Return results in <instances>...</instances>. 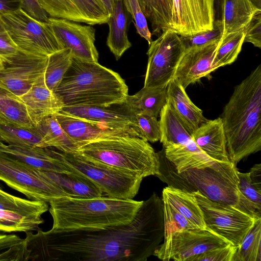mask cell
I'll return each mask as SVG.
<instances>
[{
    "instance_id": "obj_30",
    "label": "cell",
    "mask_w": 261,
    "mask_h": 261,
    "mask_svg": "<svg viewBox=\"0 0 261 261\" xmlns=\"http://www.w3.org/2000/svg\"><path fill=\"white\" fill-rule=\"evenodd\" d=\"M0 123L17 127H35L20 97L1 86Z\"/></svg>"
},
{
    "instance_id": "obj_20",
    "label": "cell",
    "mask_w": 261,
    "mask_h": 261,
    "mask_svg": "<svg viewBox=\"0 0 261 261\" xmlns=\"http://www.w3.org/2000/svg\"><path fill=\"white\" fill-rule=\"evenodd\" d=\"M219 40L185 50L174 77L185 89L214 71L212 64Z\"/></svg>"
},
{
    "instance_id": "obj_46",
    "label": "cell",
    "mask_w": 261,
    "mask_h": 261,
    "mask_svg": "<svg viewBox=\"0 0 261 261\" xmlns=\"http://www.w3.org/2000/svg\"><path fill=\"white\" fill-rule=\"evenodd\" d=\"M21 50L7 31L0 18V58L3 63Z\"/></svg>"
},
{
    "instance_id": "obj_37",
    "label": "cell",
    "mask_w": 261,
    "mask_h": 261,
    "mask_svg": "<svg viewBox=\"0 0 261 261\" xmlns=\"http://www.w3.org/2000/svg\"><path fill=\"white\" fill-rule=\"evenodd\" d=\"M72 59L69 48H64L48 57L44 73V81L47 88L55 91L70 67Z\"/></svg>"
},
{
    "instance_id": "obj_54",
    "label": "cell",
    "mask_w": 261,
    "mask_h": 261,
    "mask_svg": "<svg viewBox=\"0 0 261 261\" xmlns=\"http://www.w3.org/2000/svg\"><path fill=\"white\" fill-rule=\"evenodd\" d=\"M114 1H119V0H114Z\"/></svg>"
},
{
    "instance_id": "obj_9",
    "label": "cell",
    "mask_w": 261,
    "mask_h": 261,
    "mask_svg": "<svg viewBox=\"0 0 261 261\" xmlns=\"http://www.w3.org/2000/svg\"><path fill=\"white\" fill-rule=\"evenodd\" d=\"M0 18L13 41L24 52L48 56L64 49L47 22L33 18L21 9Z\"/></svg>"
},
{
    "instance_id": "obj_41",
    "label": "cell",
    "mask_w": 261,
    "mask_h": 261,
    "mask_svg": "<svg viewBox=\"0 0 261 261\" xmlns=\"http://www.w3.org/2000/svg\"><path fill=\"white\" fill-rule=\"evenodd\" d=\"M162 200L165 224V237L175 231L197 228L166 200L163 199Z\"/></svg>"
},
{
    "instance_id": "obj_29",
    "label": "cell",
    "mask_w": 261,
    "mask_h": 261,
    "mask_svg": "<svg viewBox=\"0 0 261 261\" xmlns=\"http://www.w3.org/2000/svg\"><path fill=\"white\" fill-rule=\"evenodd\" d=\"M124 103L136 115L143 114L157 118L167 103V86H143L136 94L128 95Z\"/></svg>"
},
{
    "instance_id": "obj_14",
    "label": "cell",
    "mask_w": 261,
    "mask_h": 261,
    "mask_svg": "<svg viewBox=\"0 0 261 261\" xmlns=\"http://www.w3.org/2000/svg\"><path fill=\"white\" fill-rule=\"evenodd\" d=\"M48 57L20 50L3 63L0 86L19 96L22 95L44 74Z\"/></svg>"
},
{
    "instance_id": "obj_4",
    "label": "cell",
    "mask_w": 261,
    "mask_h": 261,
    "mask_svg": "<svg viewBox=\"0 0 261 261\" xmlns=\"http://www.w3.org/2000/svg\"><path fill=\"white\" fill-rule=\"evenodd\" d=\"M143 201L111 197H64L49 203L51 230H98L126 224L135 217Z\"/></svg>"
},
{
    "instance_id": "obj_16",
    "label": "cell",
    "mask_w": 261,
    "mask_h": 261,
    "mask_svg": "<svg viewBox=\"0 0 261 261\" xmlns=\"http://www.w3.org/2000/svg\"><path fill=\"white\" fill-rule=\"evenodd\" d=\"M47 22L64 48L70 49L72 57L97 62L98 53L95 45V29L63 18L49 17Z\"/></svg>"
},
{
    "instance_id": "obj_22",
    "label": "cell",
    "mask_w": 261,
    "mask_h": 261,
    "mask_svg": "<svg viewBox=\"0 0 261 261\" xmlns=\"http://www.w3.org/2000/svg\"><path fill=\"white\" fill-rule=\"evenodd\" d=\"M20 97L34 126L44 118L59 112L63 107L55 92L46 86L44 74Z\"/></svg>"
},
{
    "instance_id": "obj_45",
    "label": "cell",
    "mask_w": 261,
    "mask_h": 261,
    "mask_svg": "<svg viewBox=\"0 0 261 261\" xmlns=\"http://www.w3.org/2000/svg\"><path fill=\"white\" fill-rule=\"evenodd\" d=\"M236 249V247L229 244L195 255L188 261H232Z\"/></svg>"
},
{
    "instance_id": "obj_17",
    "label": "cell",
    "mask_w": 261,
    "mask_h": 261,
    "mask_svg": "<svg viewBox=\"0 0 261 261\" xmlns=\"http://www.w3.org/2000/svg\"><path fill=\"white\" fill-rule=\"evenodd\" d=\"M61 111L114 130L128 133L142 138L136 121V115L124 102L110 107L89 106L63 107Z\"/></svg>"
},
{
    "instance_id": "obj_32",
    "label": "cell",
    "mask_w": 261,
    "mask_h": 261,
    "mask_svg": "<svg viewBox=\"0 0 261 261\" xmlns=\"http://www.w3.org/2000/svg\"><path fill=\"white\" fill-rule=\"evenodd\" d=\"M160 142L164 147L170 145L185 144L192 140L175 112L167 102L160 113Z\"/></svg>"
},
{
    "instance_id": "obj_7",
    "label": "cell",
    "mask_w": 261,
    "mask_h": 261,
    "mask_svg": "<svg viewBox=\"0 0 261 261\" xmlns=\"http://www.w3.org/2000/svg\"><path fill=\"white\" fill-rule=\"evenodd\" d=\"M0 180L31 200L50 203L66 197H74L45 171L22 163L1 152Z\"/></svg>"
},
{
    "instance_id": "obj_11",
    "label": "cell",
    "mask_w": 261,
    "mask_h": 261,
    "mask_svg": "<svg viewBox=\"0 0 261 261\" xmlns=\"http://www.w3.org/2000/svg\"><path fill=\"white\" fill-rule=\"evenodd\" d=\"M185 49L180 36L170 29L152 41L147 52L148 62L144 87L167 86L174 77Z\"/></svg>"
},
{
    "instance_id": "obj_8",
    "label": "cell",
    "mask_w": 261,
    "mask_h": 261,
    "mask_svg": "<svg viewBox=\"0 0 261 261\" xmlns=\"http://www.w3.org/2000/svg\"><path fill=\"white\" fill-rule=\"evenodd\" d=\"M58 150V149H57ZM62 160L95 182L109 197L133 199L138 193L143 178L127 171L88 161L77 153L59 150Z\"/></svg>"
},
{
    "instance_id": "obj_36",
    "label": "cell",
    "mask_w": 261,
    "mask_h": 261,
    "mask_svg": "<svg viewBox=\"0 0 261 261\" xmlns=\"http://www.w3.org/2000/svg\"><path fill=\"white\" fill-rule=\"evenodd\" d=\"M0 139L9 145L39 147L42 135L37 127H22L0 123Z\"/></svg>"
},
{
    "instance_id": "obj_34",
    "label": "cell",
    "mask_w": 261,
    "mask_h": 261,
    "mask_svg": "<svg viewBox=\"0 0 261 261\" xmlns=\"http://www.w3.org/2000/svg\"><path fill=\"white\" fill-rule=\"evenodd\" d=\"M239 209L255 219L261 218V190L252 182L250 173L238 171Z\"/></svg>"
},
{
    "instance_id": "obj_38",
    "label": "cell",
    "mask_w": 261,
    "mask_h": 261,
    "mask_svg": "<svg viewBox=\"0 0 261 261\" xmlns=\"http://www.w3.org/2000/svg\"><path fill=\"white\" fill-rule=\"evenodd\" d=\"M146 18L151 23L152 34L159 36L169 28L171 17L165 0H138Z\"/></svg>"
},
{
    "instance_id": "obj_25",
    "label": "cell",
    "mask_w": 261,
    "mask_h": 261,
    "mask_svg": "<svg viewBox=\"0 0 261 261\" xmlns=\"http://www.w3.org/2000/svg\"><path fill=\"white\" fill-rule=\"evenodd\" d=\"M222 9L221 38L243 30L261 11L256 0H223Z\"/></svg>"
},
{
    "instance_id": "obj_49",
    "label": "cell",
    "mask_w": 261,
    "mask_h": 261,
    "mask_svg": "<svg viewBox=\"0 0 261 261\" xmlns=\"http://www.w3.org/2000/svg\"><path fill=\"white\" fill-rule=\"evenodd\" d=\"M20 0H0V16L20 9Z\"/></svg>"
},
{
    "instance_id": "obj_10",
    "label": "cell",
    "mask_w": 261,
    "mask_h": 261,
    "mask_svg": "<svg viewBox=\"0 0 261 261\" xmlns=\"http://www.w3.org/2000/svg\"><path fill=\"white\" fill-rule=\"evenodd\" d=\"M192 193L202 211L206 229L238 247L256 219L234 206L212 201L198 191Z\"/></svg>"
},
{
    "instance_id": "obj_40",
    "label": "cell",
    "mask_w": 261,
    "mask_h": 261,
    "mask_svg": "<svg viewBox=\"0 0 261 261\" xmlns=\"http://www.w3.org/2000/svg\"><path fill=\"white\" fill-rule=\"evenodd\" d=\"M30 254L25 239L0 233V261H29Z\"/></svg>"
},
{
    "instance_id": "obj_48",
    "label": "cell",
    "mask_w": 261,
    "mask_h": 261,
    "mask_svg": "<svg viewBox=\"0 0 261 261\" xmlns=\"http://www.w3.org/2000/svg\"><path fill=\"white\" fill-rule=\"evenodd\" d=\"M21 9L33 18L38 21L47 22L49 17L38 0H20Z\"/></svg>"
},
{
    "instance_id": "obj_21",
    "label": "cell",
    "mask_w": 261,
    "mask_h": 261,
    "mask_svg": "<svg viewBox=\"0 0 261 261\" xmlns=\"http://www.w3.org/2000/svg\"><path fill=\"white\" fill-rule=\"evenodd\" d=\"M55 116L64 132L78 147L82 145L114 136H133L130 134L112 129L89 121L80 119L61 111Z\"/></svg>"
},
{
    "instance_id": "obj_39",
    "label": "cell",
    "mask_w": 261,
    "mask_h": 261,
    "mask_svg": "<svg viewBox=\"0 0 261 261\" xmlns=\"http://www.w3.org/2000/svg\"><path fill=\"white\" fill-rule=\"evenodd\" d=\"M232 261H261V218L255 220L237 247Z\"/></svg>"
},
{
    "instance_id": "obj_5",
    "label": "cell",
    "mask_w": 261,
    "mask_h": 261,
    "mask_svg": "<svg viewBox=\"0 0 261 261\" xmlns=\"http://www.w3.org/2000/svg\"><path fill=\"white\" fill-rule=\"evenodd\" d=\"M159 155L160 165L156 176L168 186L190 193L198 191L212 201L239 208L238 170L230 161H215L211 166L178 173L164 155L159 153Z\"/></svg>"
},
{
    "instance_id": "obj_33",
    "label": "cell",
    "mask_w": 261,
    "mask_h": 261,
    "mask_svg": "<svg viewBox=\"0 0 261 261\" xmlns=\"http://www.w3.org/2000/svg\"><path fill=\"white\" fill-rule=\"evenodd\" d=\"M42 135L39 147L55 148L67 152H75L78 146L67 135L55 115L43 119L36 125Z\"/></svg>"
},
{
    "instance_id": "obj_24",
    "label": "cell",
    "mask_w": 261,
    "mask_h": 261,
    "mask_svg": "<svg viewBox=\"0 0 261 261\" xmlns=\"http://www.w3.org/2000/svg\"><path fill=\"white\" fill-rule=\"evenodd\" d=\"M197 146L214 161L230 162L221 117L207 120L192 134Z\"/></svg>"
},
{
    "instance_id": "obj_47",
    "label": "cell",
    "mask_w": 261,
    "mask_h": 261,
    "mask_svg": "<svg viewBox=\"0 0 261 261\" xmlns=\"http://www.w3.org/2000/svg\"><path fill=\"white\" fill-rule=\"evenodd\" d=\"M244 42L261 48V11L257 13L244 29Z\"/></svg>"
},
{
    "instance_id": "obj_6",
    "label": "cell",
    "mask_w": 261,
    "mask_h": 261,
    "mask_svg": "<svg viewBox=\"0 0 261 261\" xmlns=\"http://www.w3.org/2000/svg\"><path fill=\"white\" fill-rule=\"evenodd\" d=\"M75 152L88 161L133 172L143 178L159 173L158 153L147 141L137 136L100 139L82 145Z\"/></svg>"
},
{
    "instance_id": "obj_18",
    "label": "cell",
    "mask_w": 261,
    "mask_h": 261,
    "mask_svg": "<svg viewBox=\"0 0 261 261\" xmlns=\"http://www.w3.org/2000/svg\"><path fill=\"white\" fill-rule=\"evenodd\" d=\"M49 17L89 25L107 23L110 16L101 0H38Z\"/></svg>"
},
{
    "instance_id": "obj_44",
    "label": "cell",
    "mask_w": 261,
    "mask_h": 261,
    "mask_svg": "<svg viewBox=\"0 0 261 261\" xmlns=\"http://www.w3.org/2000/svg\"><path fill=\"white\" fill-rule=\"evenodd\" d=\"M136 118L137 124L142 139L151 143L160 140V126L156 117L140 114H137Z\"/></svg>"
},
{
    "instance_id": "obj_27",
    "label": "cell",
    "mask_w": 261,
    "mask_h": 261,
    "mask_svg": "<svg viewBox=\"0 0 261 261\" xmlns=\"http://www.w3.org/2000/svg\"><path fill=\"white\" fill-rule=\"evenodd\" d=\"M127 12L123 0L114 1L112 12L107 23L109 27L107 45L117 60L132 46L127 35Z\"/></svg>"
},
{
    "instance_id": "obj_43",
    "label": "cell",
    "mask_w": 261,
    "mask_h": 261,
    "mask_svg": "<svg viewBox=\"0 0 261 261\" xmlns=\"http://www.w3.org/2000/svg\"><path fill=\"white\" fill-rule=\"evenodd\" d=\"M126 11L134 20L137 33L145 39L149 45L152 41L151 33L149 30L147 19L141 8L138 0H123Z\"/></svg>"
},
{
    "instance_id": "obj_2",
    "label": "cell",
    "mask_w": 261,
    "mask_h": 261,
    "mask_svg": "<svg viewBox=\"0 0 261 261\" xmlns=\"http://www.w3.org/2000/svg\"><path fill=\"white\" fill-rule=\"evenodd\" d=\"M261 65L237 85L221 117L229 161L237 165L261 149Z\"/></svg>"
},
{
    "instance_id": "obj_28",
    "label": "cell",
    "mask_w": 261,
    "mask_h": 261,
    "mask_svg": "<svg viewBox=\"0 0 261 261\" xmlns=\"http://www.w3.org/2000/svg\"><path fill=\"white\" fill-rule=\"evenodd\" d=\"M162 199L166 200L195 227L206 229L202 211L192 193L167 186L163 190Z\"/></svg>"
},
{
    "instance_id": "obj_1",
    "label": "cell",
    "mask_w": 261,
    "mask_h": 261,
    "mask_svg": "<svg viewBox=\"0 0 261 261\" xmlns=\"http://www.w3.org/2000/svg\"><path fill=\"white\" fill-rule=\"evenodd\" d=\"M25 233L30 260L144 261L164 240L163 202L154 192L126 224Z\"/></svg>"
},
{
    "instance_id": "obj_26",
    "label": "cell",
    "mask_w": 261,
    "mask_h": 261,
    "mask_svg": "<svg viewBox=\"0 0 261 261\" xmlns=\"http://www.w3.org/2000/svg\"><path fill=\"white\" fill-rule=\"evenodd\" d=\"M164 149L165 158L178 173L189 169L209 166L215 161L199 148L193 139L183 144L168 145Z\"/></svg>"
},
{
    "instance_id": "obj_42",
    "label": "cell",
    "mask_w": 261,
    "mask_h": 261,
    "mask_svg": "<svg viewBox=\"0 0 261 261\" xmlns=\"http://www.w3.org/2000/svg\"><path fill=\"white\" fill-rule=\"evenodd\" d=\"M222 25L221 21H215L212 30L200 32L191 36H180L185 50L204 45L219 41L222 36Z\"/></svg>"
},
{
    "instance_id": "obj_12",
    "label": "cell",
    "mask_w": 261,
    "mask_h": 261,
    "mask_svg": "<svg viewBox=\"0 0 261 261\" xmlns=\"http://www.w3.org/2000/svg\"><path fill=\"white\" fill-rule=\"evenodd\" d=\"M164 240L153 254L163 260L188 261L197 254L230 244L208 229L199 228L175 231Z\"/></svg>"
},
{
    "instance_id": "obj_52",
    "label": "cell",
    "mask_w": 261,
    "mask_h": 261,
    "mask_svg": "<svg viewBox=\"0 0 261 261\" xmlns=\"http://www.w3.org/2000/svg\"><path fill=\"white\" fill-rule=\"evenodd\" d=\"M3 64L2 60L0 58V71L3 69Z\"/></svg>"
},
{
    "instance_id": "obj_13",
    "label": "cell",
    "mask_w": 261,
    "mask_h": 261,
    "mask_svg": "<svg viewBox=\"0 0 261 261\" xmlns=\"http://www.w3.org/2000/svg\"><path fill=\"white\" fill-rule=\"evenodd\" d=\"M48 208L46 202L18 197L0 188V231L38 230L44 222L41 216Z\"/></svg>"
},
{
    "instance_id": "obj_15",
    "label": "cell",
    "mask_w": 261,
    "mask_h": 261,
    "mask_svg": "<svg viewBox=\"0 0 261 261\" xmlns=\"http://www.w3.org/2000/svg\"><path fill=\"white\" fill-rule=\"evenodd\" d=\"M215 0H172L169 28L179 36L212 30Z\"/></svg>"
},
{
    "instance_id": "obj_53",
    "label": "cell",
    "mask_w": 261,
    "mask_h": 261,
    "mask_svg": "<svg viewBox=\"0 0 261 261\" xmlns=\"http://www.w3.org/2000/svg\"><path fill=\"white\" fill-rule=\"evenodd\" d=\"M258 3L260 5V0H256Z\"/></svg>"
},
{
    "instance_id": "obj_3",
    "label": "cell",
    "mask_w": 261,
    "mask_h": 261,
    "mask_svg": "<svg viewBox=\"0 0 261 261\" xmlns=\"http://www.w3.org/2000/svg\"><path fill=\"white\" fill-rule=\"evenodd\" d=\"M63 107H107L123 103L128 87L117 72L72 57L70 67L54 91Z\"/></svg>"
},
{
    "instance_id": "obj_23",
    "label": "cell",
    "mask_w": 261,
    "mask_h": 261,
    "mask_svg": "<svg viewBox=\"0 0 261 261\" xmlns=\"http://www.w3.org/2000/svg\"><path fill=\"white\" fill-rule=\"evenodd\" d=\"M167 102L191 135L207 120L202 111L191 101L185 89L175 78L167 86Z\"/></svg>"
},
{
    "instance_id": "obj_19",
    "label": "cell",
    "mask_w": 261,
    "mask_h": 261,
    "mask_svg": "<svg viewBox=\"0 0 261 261\" xmlns=\"http://www.w3.org/2000/svg\"><path fill=\"white\" fill-rule=\"evenodd\" d=\"M0 152L43 171L58 173L75 172L73 168L62 160L58 150L49 147H27L6 145L0 139Z\"/></svg>"
},
{
    "instance_id": "obj_51",
    "label": "cell",
    "mask_w": 261,
    "mask_h": 261,
    "mask_svg": "<svg viewBox=\"0 0 261 261\" xmlns=\"http://www.w3.org/2000/svg\"><path fill=\"white\" fill-rule=\"evenodd\" d=\"M106 9H107L109 13L111 14L114 6V0H101Z\"/></svg>"
},
{
    "instance_id": "obj_50",
    "label": "cell",
    "mask_w": 261,
    "mask_h": 261,
    "mask_svg": "<svg viewBox=\"0 0 261 261\" xmlns=\"http://www.w3.org/2000/svg\"><path fill=\"white\" fill-rule=\"evenodd\" d=\"M252 184L258 189L261 190V165H254L249 172Z\"/></svg>"
},
{
    "instance_id": "obj_31",
    "label": "cell",
    "mask_w": 261,
    "mask_h": 261,
    "mask_svg": "<svg viewBox=\"0 0 261 261\" xmlns=\"http://www.w3.org/2000/svg\"><path fill=\"white\" fill-rule=\"evenodd\" d=\"M45 172L59 186L74 197L90 198L101 197L102 195V191L95 182L76 170L75 172L70 173Z\"/></svg>"
},
{
    "instance_id": "obj_35",
    "label": "cell",
    "mask_w": 261,
    "mask_h": 261,
    "mask_svg": "<svg viewBox=\"0 0 261 261\" xmlns=\"http://www.w3.org/2000/svg\"><path fill=\"white\" fill-rule=\"evenodd\" d=\"M244 29L221 38L216 50L212 66L214 71L233 63L244 42Z\"/></svg>"
}]
</instances>
